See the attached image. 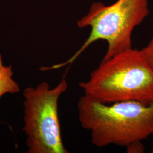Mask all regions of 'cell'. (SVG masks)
<instances>
[{
    "mask_svg": "<svg viewBox=\"0 0 153 153\" xmlns=\"http://www.w3.org/2000/svg\"><path fill=\"white\" fill-rule=\"evenodd\" d=\"M68 85L63 78L51 88L44 82L23 91L25 126L28 153H68L61 138L58 102Z\"/></svg>",
    "mask_w": 153,
    "mask_h": 153,
    "instance_id": "4",
    "label": "cell"
},
{
    "mask_svg": "<svg viewBox=\"0 0 153 153\" xmlns=\"http://www.w3.org/2000/svg\"><path fill=\"white\" fill-rule=\"evenodd\" d=\"M3 63H2V56L0 55V71L3 68Z\"/></svg>",
    "mask_w": 153,
    "mask_h": 153,
    "instance_id": "8",
    "label": "cell"
},
{
    "mask_svg": "<svg viewBox=\"0 0 153 153\" xmlns=\"http://www.w3.org/2000/svg\"><path fill=\"white\" fill-rule=\"evenodd\" d=\"M144 57L153 71V38L148 45L141 49Z\"/></svg>",
    "mask_w": 153,
    "mask_h": 153,
    "instance_id": "6",
    "label": "cell"
},
{
    "mask_svg": "<svg viewBox=\"0 0 153 153\" xmlns=\"http://www.w3.org/2000/svg\"><path fill=\"white\" fill-rule=\"evenodd\" d=\"M78 120L97 147H126L153 136V102L128 100L105 104L84 94L78 102Z\"/></svg>",
    "mask_w": 153,
    "mask_h": 153,
    "instance_id": "1",
    "label": "cell"
},
{
    "mask_svg": "<svg viewBox=\"0 0 153 153\" xmlns=\"http://www.w3.org/2000/svg\"><path fill=\"white\" fill-rule=\"evenodd\" d=\"M13 72L11 66H5L0 71V98L6 93H18L20 91L17 82L13 78Z\"/></svg>",
    "mask_w": 153,
    "mask_h": 153,
    "instance_id": "5",
    "label": "cell"
},
{
    "mask_svg": "<svg viewBox=\"0 0 153 153\" xmlns=\"http://www.w3.org/2000/svg\"><path fill=\"white\" fill-rule=\"evenodd\" d=\"M79 86L84 94L105 104L153 102V71L142 51L132 48L102 61Z\"/></svg>",
    "mask_w": 153,
    "mask_h": 153,
    "instance_id": "2",
    "label": "cell"
},
{
    "mask_svg": "<svg viewBox=\"0 0 153 153\" xmlns=\"http://www.w3.org/2000/svg\"><path fill=\"white\" fill-rule=\"evenodd\" d=\"M152 153H153V150H152Z\"/></svg>",
    "mask_w": 153,
    "mask_h": 153,
    "instance_id": "9",
    "label": "cell"
},
{
    "mask_svg": "<svg viewBox=\"0 0 153 153\" xmlns=\"http://www.w3.org/2000/svg\"><path fill=\"white\" fill-rule=\"evenodd\" d=\"M126 152L129 153H141L145 151V146L142 141H137L130 143L126 147Z\"/></svg>",
    "mask_w": 153,
    "mask_h": 153,
    "instance_id": "7",
    "label": "cell"
},
{
    "mask_svg": "<svg viewBox=\"0 0 153 153\" xmlns=\"http://www.w3.org/2000/svg\"><path fill=\"white\" fill-rule=\"evenodd\" d=\"M149 13L148 0H117L109 5L94 3L88 14L77 23L79 28H90L88 38L68 60L48 69H58L73 63L91 44L99 40H105L108 44L102 61L131 49L132 33Z\"/></svg>",
    "mask_w": 153,
    "mask_h": 153,
    "instance_id": "3",
    "label": "cell"
}]
</instances>
